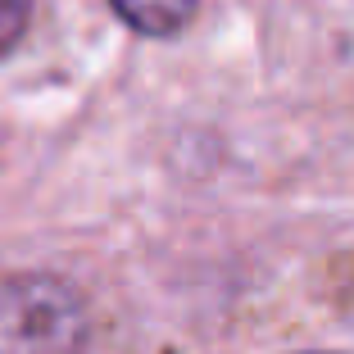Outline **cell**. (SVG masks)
Segmentation results:
<instances>
[{
    "instance_id": "cell-1",
    "label": "cell",
    "mask_w": 354,
    "mask_h": 354,
    "mask_svg": "<svg viewBox=\"0 0 354 354\" xmlns=\"http://www.w3.org/2000/svg\"><path fill=\"white\" fill-rule=\"evenodd\" d=\"M82 295L50 272L0 277V354H82L86 350Z\"/></svg>"
},
{
    "instance_id": "cell-3",
    "label": "cell",
    "mask_w": 354,
    "mask_h": 354,
    "mask_svg": "<svg viewBox=\"0 0 354 354\" xmlns=\"http://www.w3.org/2000/svg\"><path fill=\"white\" fill-rule=\"evenodd\" d=\"M32 0H0V55H10L19 46V37L28 32Z\"/></svg>"
},
{
    "instance_id": "cell-2",
    "label": "cell",
    "mask_w": 354,
    "mask_h": 354,
    "mask_svg": "<svg viewBox=\"0 0 354 354\" xmlns=\"http://www.w3.org/2000/svg\"><path fill=\"white\" fill-rule=\"evenodd\" d=\"M114 14L141 37H177L196 19L200 0H109Z\"/></svg>"
}]
</instances>
